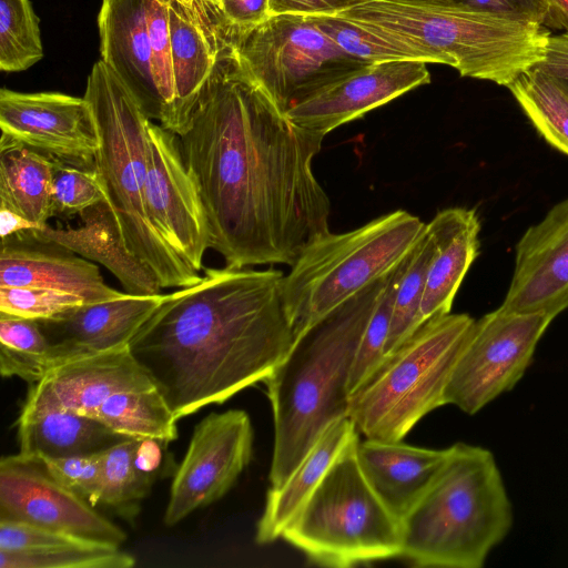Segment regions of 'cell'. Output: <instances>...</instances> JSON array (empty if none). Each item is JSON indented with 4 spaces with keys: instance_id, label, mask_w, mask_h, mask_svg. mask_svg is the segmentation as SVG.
I'll use <instances>...</instances> for the list:
<instances>
[{
    "instance_id": "cell-1",
    "label": "cell",
    "mask_w": 568,
    "mask_h": 568,
    "mask_svg": "<svg viewBox=\"0 0 568 568\" xmlns=\"http://www.w3.org/2000/svg\"><path fill=\"white\" fill-rule=\"evenodd\" d=\"M324 138L294 124L225 44L179 142L209 248L226 265L292 266L329 231L331 202L312 169Z\"/></svg>"
},
{
    "instance_id": "cell-2",
    "label": "cell",
    "mask_w": 568,
    "mask_h": 568,
    "mask_svg": "<svg viewBox=\"0 0 568 568\" xmlns=\"http://www.w3.org/2000/svg\"><path fill=\"white\" fill-rule=\"evenodd\" d=\"M284 273L225 265L165 294L129 343L179 420L264 382L295 335Z\"/></svg>"
},
{
    "instance_id": "cell-3",
    "label": "cell",
    "mask_w": 568,
    "mask_h": 568,
    "mask_svg": "<svg viewBox=\"0 0 568 568\" xmlns=\"http://www.w3.org/2000/svg\"><path fill=\"white\" fill-rule=\"evenodd\" d=\"M389 274L297 336L264 381L274 420L271 488L286 481L331 423L348 416L355 354Z\"/></svg>"
},
{
    "instance_id": "cell-4",
    "label": "cell",
    "mask_w": 568,
    "mask_h": 568,
    "mask_svg": "<svg viewBox=\"0 0 568 568\" xmlns=\"http://www.w3.org/2000/svg\"><path fill=\"white\" fill-rule=\"evenodd\" d=\"M335 17L404 41L462 77L508 87L542 61V24L476 10L455 0H365Z\"/></svg>"
},
{
    "instance_id": "cell-5",
    "label": "cell",
    "mask_w": 568,
    "mask_h": 568,
    "mask_svg": "<svg viewBox=\"0 0 568 568\" xmlns=\"http://www.w3.org/2000/svg\"><path fill=\"white\" fill-rule=\"evenodd\" d=\"M428 490L402 519L400 557L416 567L480 568L514 520L493 453L456 443Z\"/></svg>"
},
{
    "instance_id": "cell-6",
    "label": "cell",
    "mask_w": 568,
    "mask_h": 568,
    "mask_svg": "<svg viewBox=\"0 0 568 568\" xmlns=\"http://www.w3.org/2000/svg\"><path fill=\"white\" fill-rule=\"evenodd\" d=\"M94 113L100 144L95 170L126 248L155 275L162 288L185 287L201 275L153 226L145 206L149 115L140 101L101 59L83 95Z\"/></svg>"
},
{
    "instance_id": "cell-7",
    "label": "cell",
    "mask_w": 568,
    "mask_h": 568,
    "mask_svg": "<svg viewBox=\"0 0 568 568\" xmlns=\"http://www.w3.org/2000/svg\"><path fill=\"white\" fill-rule=\"evenodd\" d=\"M425 229L418 216L397 210L353 231H328L314 239L282 284L295 338L396 268Z\"/></svg>"
},
{
    "instance_id": "cell-8",
    "label": "cell",
    "mask_w": 568,
    "mask_h": 568,
    "mask_svg": "<svg viewBox=\"0 0 568 568\" xmlns=\"http://www.w3.org/2000/svg\"><path fill=\"white\" fill-rule=\"evenodd\" d=\"M473 322L468 314L433 317L387 354L351 395L348 416L357 432L403 440L425 415L446 405L445 390Z\"/></svg>"
},
{
    "instance_id": "cell-9",
    "label": "cell",
    "mask_w": 568,
    "mask_h": 568,
    "mask_svg": "<svg viewBox=\"0 0 568 568\" xmlns=\"http://www.w3.org/2000/svg\"><path fill=\"white\" fill-rule=\"evenodd\" d=\"M359 436L336 457L282 538L314 564L346 568L402 555V527L366 479Z\"/></svg>"
},
{
    "instance_id": "cell-10",
    "label": "cell",
    "mask_w": 568,
    "mask_h": 568,
    "mask_svg": "<svg viewBox=\"0 0 568 568\" xmlns=\"http://www.w3.org/2000/svg\"><path fill=\"white\" fill-rule=\"evenodd\" d=\"M65 409L129 438H178V419L129 344L53 367L30 389L20 415Z\"/></svg>"
},
{
    "instance_id": "cell-11",
    "label": "cell",
    "mask_w": 568,
    "mask_h": 568,
    "mask_svg": "<svg viewBox=\"0 0 568 568\" xmlns=\"http://www.w3.org/2000/svg\"><path fill=\"white\" fill-rule=\"evenodd\" d=\"M230 41L247 71L286 110L307 91L364 62L345 53L303 14L271 16Z\"/></svg>"
},
{
    "instance_id": "cell-12",
    "label": "cell",
    "mask_w": 568,
    "mask_h": 568,
    "mask_svg": "<svg viewBox=\"0 0 568 568\" xmlns=\"http://www.w3.org/2000/svg\"><path fill=\"white\" fill-rule=\"evenodd\" d=\"M554 317L499 306L474 320L450 374L445 403L474 415L513 389Z\"/></svg>"
},
{
    "instance_id": "cell-13",
    "label": "cell",
    "mask_w": 568,
    "mask_h": 568,
    "mask_svg": "<svg viewBox=\"0 0 568 568\" xmlns=\"http://www.w3.org/2000/svg\"><path fill=\"white\" fill-rule=\"evenodd\" d=\"M252 450L253 427L245 410L229 409L203 418L172 480L165 525L173 526L222 498L248 465Z\"/></svg>"
},
{
    "instance_id": "cell-14",
    "label": "cell",
    "mask_w": 568,
    "mask_h": 568,
    "mask_svg": "<svg viewBox=\"0 0 568 568\" xmlns=\"http://www.w3.org/2000/svg\"><path fill=\"white\" fill-rule=\"evenodd\" d=\"M0 144H20L53 163L95 169L100 144L89 101L58 92L0 91Z\"/></svg>"
},
{
    "instance_id": "cell-15",
    "label": "cell",
    "mask_w": 568,
    "mask_h": 568,
    "mask_svg": "<svg viewBox=\"0 0 568 568\" xmlns=\"http://www.w3.org/2000/svg\"><path fill=\"white\" fill-rule=\"evenodd\" d=\"M145 206L160 235L194 271L203 268L209 229L179 135L149 120Z\"/></svg>"
},
{
    "instance_id": "cell-16",
    "label": "cell",
    "mask_w": 568,
    "mask_h": 568,
    "mask_svg": "<svg viewBox=\"0 0 568 568\" xmlns=\"http://www.w3.org/2000/svg\"><path fill=\"white\" fill-rule=\"evenodd\" d=\"M0 520L19 521L121 545L126 536L87 500L60 484L39 455L0 460Z\"/></svg>"
},
{
    "instance_id": "cell-17",
    "label": "cell",
    "mask_w": 568,
    "mask_h": 568,
    "mask_svg": "<svg viewBox=\"0 0 568 568\" xmlns=\"http://www.w3.org/2000/svg\"><path fill=\"white\" fill-rule=\"evenodd\" d=\"M427 63L396 60L365 63L307 91L287 110L300 128L326 135L399 95L430 82Z\"/></svg>"
},
{
    "instance_id": "cell-18",
    "label": "cell",
    "mask_w": 568,
    "mask_h": 568,
    "mask_svg": "<svg viewBox=\"0 0 568 568\" xmlns=\"http://www.w3.org/2000/svg\"><path fill=\"white\" fill-rule=\"evenodd\" d=\"M500 306L554 318L568 308V197L517 242L511 281Z\"/></svg>"
},
{
    "instance_id": "cell-19",
    "label": "cell",
    "mask_w": 568,
    "mask_h": 568,
    "mask_svg": "<svg viewBox=\"0 0 568 568\" xmlns=\"http://www.w3.org/2000/svg\"><path fill=\"white\" fill-rule=\"evenodd\" d=\"M174 78V133L189 125L201 91L211 75L232 27L215 0H168Z\"/></svg>"
},
{
    "instance_id": "cell-20",
    "label": "cell",
    "mask_w": 568,
    "mask_h": 568,
    "mask_svg": "<svg viewBox=\"0 0 568 568\" xmlns=\"http://www.w3.org/2000/svg\"><path fill=\"white\" fill-rule=\"evenodd\" d=\"M163 294L122 296L84 303L59 316L37 320L54 367L65 362L128 345L159 307Z\"/></svg>"
},
{
    "instance_id": "cell-21",
    "label": "cell",
    "mask_w": 568,
    "mask_h": 568,
    "mask_svg": "<svg viewBox=\"0 0 568 568\" xmlns=\"http://www.w3.org/2000/svg\"><path fill=\"white\" fill-rule=\"evenodd\" d=\"M8 286L58 290L85 303L110 301L124 293L104 282L97 264L29 230L1 240L0 287Z\"/></svg>"
},
{
    "instance_id": "cell-22",
    "label": "cell",
    "mask_w": 568,
    "mask_h": 568,
    "mask_svg": "<svg viewBox=\"0 0 568 568\" xmlns=\"http://www.w3.org/2000/svg\"><path fill=\"white\" fill-rule=\"evenodd\" d=\"M98 24L101 60L128 85L149 118L160 121L145 0H102Z\"/></svg>"
},
{
    "instance_id": "cell-23",
    "label": "cell",
    "mask_w": 568,
    "mask_h": 568,
    "mask_svg": "<svg viewBox=\"0 0 568 568\" xmlns=\"http://www.w3.org/2000/svg\"><path fill=\"white\" fill-rule=\"evenodd\" d=\"M119 545L30 524L0 520V568H130Z\"/></svg>"
},
{
    "instance_id": "cell-24",
    "label": "cell",
    "mask_w": 568,
    "mask_h": 568,
    "mask_svg": "<svg viewBox=\"0 0 568 568\" xmlns=\"http://www.w3.org/2000/svg\"><path fill=\"white\" fill-rule=\"evenodd\" d=\"M449 447L429 449L366 438L357 444L359 466L379 498L399 521L444 468Z\"/></svg>"
},
{
    "instance_id": "cell-25",
    "label": "cell",
    "mask_w": 568,
    "mask_h": 568,
    "mask_svg": "<svg viewBox=\"0 0 568 568\" xmlns=\"http://www.w3.org/2000/svg\"><path fill=\"white\" fill-rule=\"evenodd\" d=\"M78 227L54 229L44 224L29 230L34 236L52 241L78 255L103 265L121 283L125 293L134 295L160 294L154 273L126 248L119 224L103 201L79 214Z\"/></svg>"
},
{
    "instance_id": "cell-26",
    "label": "cell",
    "mask_w": 568,
    "mask_h": 568,
    "mask_svg": "<svg viewBox=\"0 0 568 568\" xmlns=\"http://www.w3.org/2000/svg\"><path fill=\"white\" fill-rule=\"evenodd\" d=\"M436 242L420 306L422 323L450 313L456 293L479 254L480 221L476 210L449 207L426 224Z\"/></svg>"
},
{
    "instance_id": "cell-27",
    "label": "cell",
    "mask_w": 568,
    "mask_h": 568,
    "mask_svg": "<svg viewBox=\"0 0 568 568\" xmlns=\"http://www.w3.org/2000/svg\"><path fill=\"white\" fill-rule=\"evenodd\" d=\"M357 436L359 433L349 416L334 420L286 481L277 488L270 487L264 510L256 525L257 544H271L282 537L336 457Z\"/></svg>"
},
{
    "instance_id": "cell-28",
    "label": "cell",
    "mask_w": 568,
    "mask_h": 568,
    "mask_svg": "<svg viewBox=\"0 0 568 568\" xmlns=\"http://www.w3.org/2000/svg\"><path fill=\"white\" fill-rule=\"evenodd\" d=\"M20 453L42 457L89 455L124 440L125 437L101 422L65 409L20 415Z\"/></svg>"
},
{
    "instance_id": "cell-29",
    "label": "cell",
    "mask_w": 568,
    "mask_h": 568,
    "mask_svg": "<svg viewBox=\"0 0 568 568\" xmlns=\"http://www.w3.org/2000/svg\"><path fill=\"white\" fill-rule=\"evenodd\" d=\"M54 163L20 144H0V204L47 224L53 216Z\"/></svg>"
},
{
    "instance_id": "cell-30",
    "label": "cell",
    "mask_w": 568,
    "mask_h": 568,
    "mask_svg": "<svg viewBox=\"0 0 568 568\" xmlns=\"http://www.w3.org/2000/svg\"><path fill=\"white\" fill-rule=\"evenodd\" d=\"M507 88L539 135L568 155V82L534 67Z\"/></svg>"
},
{
    "instance_id": "cell-31",
    "label": "cell",
    "mask_w": 568,
    "mask_h": 568,
    "mask_svg": "<svg viewBox=\"0 0 568 568\" xmlns=\"http://www.w3.org/2000/svg\"><path fill=\"white\" fill-rule=\"evenodd\" d=\"M49 343L38 321L0 313V373L38 383L52 368Z\"/></svg>"
},
{
    "instance_id": "cell-32",
    "label": "cell",
    "mask_w": 568,
    "mask_h": 568,
    "mask_svg": "<svg viewBox=\"0 0 568 568\" xmlns=\"http://www.w3.org/2000/svg\"><path fill=\"white\" fill-rule=\"evenodd\" d=\"M436 250V242L426 229L410 252L406 270L396 290L386 355L407 339L423 323L420 306L427 271Z\"/></svg>"
},
{
    "instance_id": "cell-33",
    "label": "cell",
    "mask_w": 568,
    "mask_h": 568,
    "mask_svg": "<svg viewBox=\"0 0 568 568\" xmlns=\"http://www.w3.org/2000/svg\"><path fill=\"white\" fill-rule=\"evenodd\" d=\"M39 20L29 0H0V69L23 71L43 58Z\"/></svg>"
},
{
    "instance_id": "cell-34",
    "label": "cell",
    "mask_w": 568,
    "mask_h": 568,
    "mask_svg": "<svg viewBox=\"0 0 568 568\" xmlns=\"http://www.w3.org/2000/svg\"><path fill=\"white\" fill-rule=\"evenodd\" d=\"M303 16L312 18L317 27L345 53L364 63L396 60L432 63L427 55L406 42L388 39L335 17L325 14Z\"/></svg>"
},
{
    "instance_id": "cell-35",
    "label": "cell",
    "mask_w": 568,
    "mask_h": 568,
    "mask_svg": "<svg viewBox=\"0 0 568 568\" xmlns=\"http://www.w3.org/2000/svg\"><path fill=\"white\" fill-rule=\"evenodd\" d=\"M136 442L138 438H128L102 452L99 505L124 514L133 513L138 501L148 493L151 481L139 473L134 464Z\"/></svg>"
},
{
    "instance_id": "cell-36",
    "label": "cell",
    "mask_w": 568,
    "mask_h": 568,
    "mask_svg": "<svg viewBox=\"0 0 568 568\" xmlns=\"http://www.w3.org/2000/svg\"><path fill=\"white\" fill-rule=\"evenodd\" d=\"M408 256L388 276L368 320L353 362L348 389L351 395L373 374L386 356L393 306L397 286L409 261Z\"/></svg>"
},
{
    "instance_id": "cell-37",
    "label": "cell",
    "mask_w": 568,
    "mask_h": 568,
    "mask_svg": "<svg viewBox=\"0 0 568 568\" xmlns=\"http://www.w3.org/2000/svg\"><path fill=\"white\" fill-rule=\"evenodd\" d=\"M152 45L154 81L161 102L160 124L174 132V78L168 17V0H145Z\"/></svg>"
},
{
    "instance_id": "cell-38",
    "label": "cell",
    "mask_w": 568,
    "mask_h": 568,
    "mask_svg": "<svg viewBox=\"0 0 568 568\" xmlns=\"http://www.w3.org/2000/svg\"><path fill=\"white\" fill-rule=\"evenodd\" d=\"M105 201L95 169L54 163L52 185L53 216H71Z\"/></svg>"
},
{
    "instance_id": "cell-39",
    "label": "cell",
    "mask_w": 568,
    "mask_h": 568,
    "mask_svg": "<svg viewBox=\"0 0 568 568\" xmlns=\"http://www.w3.org/2000/svg\"><path fill=\"white\" fill-rule=\"evenodd\" d=\"M85 302L71 293L33 286L0 287V313L31 320L59 316Z\"/></svg>"
},
{
    "instance_id": "cell-40",
    "label": "cell",
    "mask_w": 568,
    "mask_h": 568,
    "mask_svg": "<svg viewBox=\"0 0 568 568\" xmlns=\"http://www.w3.org/2000/svg\"><path fill=\"white\" fill-rule=\"evenodd\" d=\"M102 452L68 457H42L50 474L64 487L87 500L99 505L101 489Z\"/></svg>"
},
{
    "instance_id": "cell-41",
    "label": "cell",
    "mask_w": 568,
    "mask_h": 568,
    "mask_svg": "<svg viewBox=\"0 0 568 568\" xmlns=\"http://www.w3.org/2000/svg\"><path fill=\"white\" fill-rule=\"evenodd\" d=\"M469 8L496 13L506 18L545 24L546 0H455ZM545 27V26H544Z\"/></svg>"
},
{
    "instance_id": "cell-42",
    "label": "cell",
    "mask_w": 568,
    "mask_h": 568,
    "mask_svg": "<svg viewBox=\"0 0 568 568\" xmlns=\"http://www.w3.org/2000/svg\"><path fill=\"white\" fill-rule=\"evenodd\" d=\"M217 4L235 30L250 29L271 17L270 0H220Z\"/></svg>"
},
{
    "instance_id": "cell-43",
    "label": "cell",
    "mask_w": 568,
    "mask_h": 568,
    "mask_svg": "<svg viewBox=\"0 0 568 568\" xmlns=\"http://www.w3.org/2000/svg\"><path fill=\"white\" fill-rule=\"evenodd\" d=\"M365 0H270L271 16L329 13Z\"/></svg>"
},
{
    "instance_id": "cell-44",
    "label": "cell",
    "mask_w": 568,
    "mask_h": 568,
    "mask_svg": "<svg viewBox=\"0 0 568 568\" xmlns=\"http://www.w3.org/2000/svg\"><path fill=\"white\" fill-rule=\"evenodd\" d=\"M536 67L568 82V33L550 34L544 59Z\"/></svg>"
},
{
    "instance_id": "cell-45",
    "label": "cell",
    "mask_w": 568,
    "mask_h": 568,
    "mask_svg": "<svg viewBox=\"0 0 568 568\" xmlns=\"http://www.w3.org/2000/svg\"><path fill=\"white\" fill-rule=\"evenodd\" d=\"M165 444L168 443L151 437L139 438L136 442L134 450L135 467L151 483L161 466Z\"/></svg>"
},
{
    "instance_id": "cell-46",
    "label": "cell",
    "mask_w": 568,
    "mask_h": 568,
    "mask_svg": "<svg viewBox=\"0 0 568 568\" xmlns=\"http://www.w3.org/2000/svg\"><path fill=\"white\" fill-rule=\"evenodd\" d=\"M44 224L32 222L23 215L8 209L0 204V236L1 240L7 239L13 234L41 229Z\"/></svg>"
},
{
    "instance_id": "cell-47",
    "label": "cell",
    "mask_w": 568,
    "mask_h": 568,
    "mask_svg": "<svg viewBox=\"0 0 568 568\" xmlns=\"http://www.w3.org/2000/svg\"><path fill=\"white\" fill-rule=\"evenodd\" d=\"M547 18L545 27L547 29L559 30L568 33V0H546Z\"/></svg>"
},
{
    "instance_id": "cell-48",
    "label": "cell",
    "mask_w": 568,
    "mask_h": 568,
    "mask_svg": "<svg viewBox=\"0 0 568 568\" xmlns=\"http://www.w3.org/2000/svg\"><path fill=\"white\" fill-rule=\"evenodd\" d=\"M215 1H216V3H219L220 0H215Z\"/></svg>"
}]
</instances>
